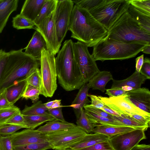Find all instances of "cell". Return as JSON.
Instances as JSON below:
<instances>
[{"mask_svg": "<svg viewBox=\"0 0 150 150\" xmlns=\"http://www.w3.org/2000/svg\"><path fill=\"white\" fill-rule=\"evenodd\" d=\"M71 37L93 47L107 36L108 31L86 10L75 5L70 20Z\"/></svg>", "mask_w": 150, "mask_h": 150, "instance_id": "obj_1", "label": "cell"}, {"mask_svg": "<svg viewBox=\"0 0 150 150\" xmlns=\"http://www.w3.org/2000/svg\"><path fill=\"white\" fill-rule=\"evenodd\" d=\"M74 42L66 40L55 58V63L58 82L67 91L79 89L85 83L76 59Z\"/></svg>", "mask_w": 150, "mask_h": 150, "instance_id": "obj_2", "label": "cell"}, {"mask_svg": "<svg viewBox=\"0 0 150 150\" xmlns=\"http://www.w3.org/2000/svg\"><path fill=\"white\" fill-rule=\"evenodd\" d=\"M23 49L9 52L8 58L0 81V93L8 87L26 78L39 68L38 60L23 52Z\"/></svg>", "mask_w": 150, "mask_h": 150, "instance_id": "obj_3", "label": "cell"}, {"mask_svg": "<svg viewBox=\"0 0 150 150\" xmlns=\"http://www.w3.org/2000/svg\"><path fill=\"white\" fill-rule=\"evenodd\" d=\"M149 45L141 42H124L105 37L93 47L91 55L96 61L127 59L135 57Z\"/></svg>", "mask_w": 150, "mask_h": 150, "instance_id": "obj_4", "label": "cell"}, {"mask_svg": "<svg viewBox=\"0 0 150 150\" xmlns=\"http://www.w3.org/2000/svg\"><path fill=\"white\" fill-rule=\"evenodd\" d=\"M105 37L124 42L150 44V33L143 29L127 11L108 31Z\"/></svg>", "mask_w": 150, "mask_h": 150, "instance_id": "obj_5", "label": "cell"}, {"mask_svg": "<svg viewBox=\"0 0 150 150\" xmlns=\"http://www.w3.org/2000/svg\"><path fill=\"white\" fill-rule=\"evenodd\" d=\"M130 0H102L90 13L108 31L126 11Z\"/></svg>", "mask_w": 150, "mask_h": 150, "instance_id": "obj_6", "label": "cell"}, {"mask_svg": "<svg viewBox=\"0 0 150 150\" xmlns=\"http://www.w3.org/2000/svg\"><path fill=\"white\" fill-rule=\"evenodd\" d=\"M54 56L47 50H42L40 60L42 81L40 94L46 97H52L57 88Z\"/></svg>", "mask_w": 150, "mask_h": 150, "instance_id": "obj_7", "label": "cell"}, {"mask_svg": "<svg viewBox=\"0 0 150 150\" xmlns=\"http://www.w3.org/2000/svg\"><path fill=\"white\" fill-rule=\"evenodd\" d=\"M87 133L76 125L74 127L46 134L47 141L52 149L71 148Z\"/></svg>", "mask_w": 150, "mask_h": 150, "instance_id": "obj_8", "label": "cell"}, {"mask_svg": "<svg viewBox=\"0 0 150 150\" xmlns=\"http://www.w3.org/2000/svg\"><path fill=\"white\" fill-rule=\"evenodd\" d=\"M73 46L75 57L84 81L88 83L100 71L86 44L78 41L74 42Z\"/></svg>", "mask_w": 150, "mask_h": 150, "instance_id": "obj_9", "label": "cell"}, {"mask_svg": "<svg viewBox=\"0 0 150 150\" xmlns=\"http://www.w3.org/2000/svg\"><path fill=\"white\" fill-rule=\"evenodd\" d=\"M74 7L71 0H57L54 19L58 42L61 43L69 30V22Z\"/></svg>", "mask_w": 150, "mask_h": 150, "instance_id": "obj_10", "label": "cell"}, {"mask_svg": "<svg viewBox=\"0 0 150 150\" xmlns=\"http://www.w3.org/2000/svg\"><path fill=\"white\" fill-rule=\"evenodd\" d=\"M101 101L110 108L121 114L130 116L137 114L150 117V114L144 112L137 107L128 99L126 94L115 97H107L98 96Z\"/></svg>", "mask_w": 150, "mask_h": 150, "instance_id": "obj_11", "label": "cell"}, {"mask_svg": "<svg viewBox=\"0 0 150 150\" xmlns=\"http://www.w3.org/2000/svg\"><path fill=\"white\" fill-rule=\"evenodd\" d=\"M144 131L134 129L110 137L108 141L113 150H131L141 141L146 138Z\"/></svg>", "mask_w": 150, "mask_h": 150, "instance_id": "obj_12", "label": "cell"}, {"mask_svg": "<svg viewBox=\"0 0 150 150\" xmlns=\"http://www.w3.org/2000/svg\"><path fill=\"white\" fill-rule=\"evenodd\" d=\"M54 12L44 19L39 25L35 26V29L45 39L47 50L55 56L59 51L61 46L58 42L57 37L54 19Z\"/></svg>", "mask_w": 150, "mask_h": 150, "instance_id": "obj_13", "label": "cell"}, {"mask_svg": "<svg viewBox=\"0 0 150 150\" xmlns=\"http://www.w3.org/2000/svg\"><path fill=\"white\" fill-rule=\"evenodd\" d=\"M13 146L47 142L46 134L27 129L9 135Z\"/></svg>", "mask_w": 150, "mask_h": 150, "instance_id": "obj_14", "label": "cell"}, {"mask_svg": "<svg viewBox=\"0 0 150 150\" xmlns=\"http://www.w3.org/2000/svg\"><path fill=\"white\" fill-rule=\"evenodd\" d=\"M128 100L144 112L150 114V91L148 88L142 87L127 91Z\"/></svg>", "mask_w": 150, "mask_h": 150, "instance_id": "obj_15", "label": "cell"}, {"mask_svg": "<svg viewBox=\"0 0 150 150\" xmlns=\"http://www.w3.org/2000/svg\"><path fill=\"white\" fill-rule=\"evenodd\" d=\"M24 52L38 60H39L42 55V50H47L46 42L41 35L37 31L34 33L27 46Z\"/></svg>", "mask_w": 150, "mask_h": 150, "instance_id": "obj_16", "label": "cell"}, {"mask_svg": "<svg viewBox=\"0 0 150 150\" xmlns=\"http://www.w3.org/2000/svg\"><path fill=\"white\" fill-rule=\"evenodd\" d=\"M46 0H26L20 14L33 21L35 20Z\"/></svg>", "mask_w": 150, "mask_h": 150, "instance_id": "obj_17", "label": "cell"}, {"mask_svg": "<svg viewBox=\"0 0 150 150\" xmlns=\"http://www.w3.org/2000/svg\"><path fill=\"white\" fill-rule=\"evenodd\" d=\"M147 79L140 72L135 71L128 78L122 80L113 79L111 88H119L123 86H128L133 89L141 88L142 85Z\"/></svg>", "mask_w": 150, "mask_h": 150, "instance_id": "obj_18", "label": "cell"}, {"mask_svg": "<svg viewBox=\"0 0 150 150\" xmlns=\"http://www.w3.org/2000/svg\"><path fill=\"white\" fill-rule=\"evenodd\" d=\"M18 0H0V33L5 26L10 15L16 11Z\"/></svg>", "mask_w": 150, "mask_h": 150, "instance_id": "obj_19", "label": "cell"}, {"mask_svg": "<svg viewBox=\"0 0 150 150\" xmlns=\"http://www.w3.org/2000/svg\"><path fill=\"white\" fill-rule=\"evenodd\" d=\"M113 79L110 72L100 71L90 80L88 84L89 88H91L93 90H98L104 93L107 83Z\"/></svg>", "mask_w": 150, "mask_h": 150, "instance_id": "obj_20", "label": "cell"}, {"mask_svg": "<svg viewBox=\"0 0 150 150\" xmlns=\"http://www.w3.org/2000/svg\"><path fill=\"white\" fill-rule=\"evenodd\" d=\"M109 137L108 136L100 133L86 134L80 141L71 148L74 150H80L108 140Z\"/></svg>", "mask_w": 150, "mask_h": 150, "instance_id": "obj_21", "label": "cell"}, {"mask_svg": "<svg viewBox=\"0 0 150 150\" xmlns=\"http://www.w3.org/2000/svg\"><path fill=\"white\" fill-rule=\"evenodd\" d=\"M26 78L6 89L7 98L12 105L22 97L27 85Z\"/></svg>", "mask_w": 150, "mask_h": 150, "instance_id": "obj_22", "label": "cell"}, {"mask_svg": "<svg viewBox=\"0 0 150 150\" xmlns=\"http://www.w3.org/2000/svg\"><path fill=\"white\" fill-rule=\"evenodd\" d=\"M136 129L127 126H116L99 125L96 126L92 132L103 134L110 137L132 131Z\"/></svg>", "mask_w": 150, "mask_h": 150, "instance_id": "obj_23", "label": "cell"}, {"mask_svg": "<svg viewBox=\"0 0 150 150\" xmlns=\"http://www.w3.org/2000/svg\"><path fill=\"white\" fill-rule=\"evenodd\" d=\"M72 123L63 122L57 120L49 121L44 125L39 127L37 130L41 133L47 134L76 126Z\"/></svg>", "mask_w": 150, "mask_h": 150, "instance_id": "obj_24", "label": "cell"}, {"mask_svg": "<svg viewBox=\"0 0 150 150\" xmlns=\"http://www.w3.org/2000/svg\"><path fill=\"white\" fill-rule=\"evenodd\" d=\"M127 11L143 29L150 33V16L141 12L130 4Z\"/></svg>", "mask_w": 150, "mask_h": 150, "instance_id": "obj_25", "label": "cell"}, {"mask_svg": "<svg viewBox=\"0 0 150 150\" xmlns=\"http://www.w3.org/2000/svg\"><path fill=\"white\" fill-rule=\"evenodd\" d=\"M88 117L95 127L99 125L125 126L120 122L112 118H110L100 116L93 112L85 111Z\"/></svg>", "mask_w": 150, "mask_h": 150, "instance_id": "obj_26", "label": "cell"}, {"mask_svg": "<svg viewBox=\"0 0 150 150\" xmlns=\"http://www.w3.org/2000/svg\"><path fill=\"white\" fill-rule=\"evenodd\" d=\"M26 129H34L44 122L55 119L49 113L43 115H24Z\"/></svg>", "mask_w": 150, "mask_h": 150, "instance_id": "obj_27", "label": "cell"}, {"mask_svg": "<svg viewBox=\"0 0 150 150\" xmlns=\"http://www.w3.org/2000/svg\"><path fill=\"white\" fill-rule=\"evenodd\" d=\"M76 115V125L87 134L92 132L94 127L89 120L83 108L80 109H74Z\"/></svg>", "mask_w": 150, "mask_h": 150, "instance_id": "obj_28", "label": "cell"}, {"mask_svg": "<svg viewBox=\"0 0 150 150\" xmlns=\"http://www.w3.org/2000/svg\"><path fill=\"white\" fill-rule=\"evenodd\" d=\"M57 2V0H46L39 15L34 21L35 26L39 25L44 19L54 12Z\"/></svg>", "mask_w": 150, "mask_h": 150, "instance_id": "obj_29", "label": "cell"}, {"mask_svg": "<svg viewBox=\"0 0 150 150\" xmlns=\"http://www.w3.org/2000/svg\"><path fill=\"white\" fill-rule=\"evenodd\" d=\"M47 109L41 100L38 101L31 106L25 105L21 111L24 115H43L49 114Z\"/></svg>", "mask_w": 150, "mask_h": 150, "instance_id": "obj_30", "label": "cell"}, {"mask_svg": "<svg viewBox=\"0 0 150 150\" xmlns=\"http://www.w3.org/2000/svg\"><path fill=\"white\" fill-rule=\"evenodd\" d=\"M89 88L88 83H85L80 88L76 96L71 104H79L81 108H83L84 105L90 102L88 96Z\"/></svg>", "mask_w": 150, "mask_h": 150, "instance_id": "obj_31", "label": "cell"}, {"mask_svg": "<svg viewBox=\"0 0 150 150\" xmlns=\"http://www.w3.org/2000/svg\"><path fill=\"white\" fill-rule=\"evenodd\" d=\"M113 118L120 122L125 126L142 129L144 131L146 130L149 127L140 123L129 116L121 114L119 116H113Z\"/></svg>", "mask_w": 150, "mask_h": 150, "instance_id": "obj_32", "label": "cell"}, {"mask_svg": "<svg viewBox=\"0 0 150 150\" xmlns=\"http://www.w3.org/2000/svg\"><path fill=\"white\" fill-rule=\"evenodd\" d=\"M13 27L18 30L33 28L35 25L33 21L20 14L13 18Z\"/></svg>", "mask_w": 150, "mask_h": 150, "instance_id": "obj_33", "label": "cell"}, {"mask_svg": "<svg viewBox=\"0 0 150 150\" xmlns=\"http://www.w3.org/2000/svg\"><path fill=\"white\" fill-rule=\"evenodd\" d=\"M40 94V89L27 84L22 98L26 99H30L31 100L32 103H34L38 101Z\"/></svg>", "mask_w": 150, "mask_h": 150, "instance_id": "obj_34", "label": "cell"}, {"mask_svg": "<svg viewBox=\"0 0 150 150\" xmlns=\"http://www.w3.org/2000/svg\"><path fill=\"white\" fill-rule=\"evenodd\" d=\"M52 149L48 142L34 143L13 147V150H46Z\"/></svg>", "mask_w": 150, "mask_h": 150, "instance_id": "obj_35", "label": "cell"}, {"mask_svg": "<svg viewBox=\"0 0 150 150\" xmlns=\"http://www.w3.org/2000/svg\"><path fill=\"white\" fill-rule=\"evenodd\" d=\"M27 84L38 88L40 89L42 81L40 69L37 68L34 69L26 78Z\"/></svg>", "mask_w": 150, "mask_h": 150, "instance_id": "obj_36", "label": "cell"}, {"mask_svg": "<svg viewBox=\"0 0 150 150\" xmlns=\"http://www.w3.org/2000/svg\"><path fill=\"white\" fill-rule=\"evenodd\" d=\"M20 111L19 108L14 105L0 110V125L3 124L8 120Z\"/></svg>", "mask_w": 150, "mask_h": 150, "instance_id": "obj_37", "label": "cell"}, {"mask_svg": "<svg viewBox=\"0 0 150 150\" xmlns=\"http://www.w3.org/2000/svg\"><path fill=\"white\" fill-rule=\"evenodd\" d=\"M130 4L141 12L150 16V0H130Z\"/></svg>", "mask_w": 150, "mask_h": 150, "instance_id": "obj_38", "label": "cell"}, {"mask_svg": "<svg viewBox=\"0 0 150 150\" xmlns=\"http://www.w3.org/2000/svg\"><path fill=\"white\" fill-rule=\"evenodd\" d=\"M25 128L24 126L4 124L0 125V135L7 136L11 135L21 129Z\"/></svg>", "mask_w": 150, "mask_h": 150, "instance_id": "obj_39", "label": "cell"}, {"mask_svg": "<svg viewBox=\"0 0 150 150\" xmlns=\"http://www.w3.org/2000/svg\"><path fill=\"white\" fill-rule=\"evenodd\" d=\"M102 0H76L72 1L75 5L88 11L94 8Z\"/></svg>", "mask_w": 150, "mask_h": 150, "instance_id": "obj_40", "label": "cell"}, {"mask_svg": "<svg viewBox=\"0 0 150 150\" xmlns=\"http://www.w3.org/2000/svg\"><path fill=\"white\" fill-rule=\"evenodd\" d=\"M4 124L24 126L26 127L25 125V120L23 115L21 113V111L12 116Z\"/></svg>", "mask_w": 150, "mask_h": 150, "instance_id": "obj_41", "label": "cell"}, {"mask_svg": "<svg viewBox=\"0 0 150 150\" xmlns=\"http://www.w3.org/2000/svg\"><path fill=\"white\" fill-rule=\"evenodd\" d=\"M80 150H113L108 140Z\"/></svg>", "mask_w": 150, "mask_h": 150, "instance_id": "obj_42", "label": "cell"}, {"mask_svg": "<svg viewBox=\"0 0 150 150\" xmlns=\"http://www.w3.org/2000/svg\"><path fill=\"white\" fill-rule=\"evenodd\" d=\"M13 147L9 136L0 135V150H13Z\"/></svg>", "mask_w": 150, "mask_h": 150, "instance_id": "obj_43", "label": "cell"}, {"mask_svg": "<svg viewBox=\"0 0 150 150\" xmlns=\"http://www.w3.org/2000/svg\"><path fill=\"white\" fill-rule=\"evenodd\" d=\"M83 108L85 111L93 112L100 116L110 118H113V115L108 114L100 109L92 107L89 104L84 105Z\"/></svg>", "mask_w": 150, "mask_h": 150, "instance_id": "obj_44", "label": "cell"}, {"mask_svg": "<svg viewBox=\"0 0 150 150\" xmlns=\"http://www.w3.org/2000/svg\"><path fill=\"white\" fill-rule=\"evenodd\" d=\"M62 107L50 109L47 110L49 113L52 116L55 120L61 122H65V121L63 115Z\"/></svg>", "mask_w": 150, "mask_h": 150, "instance_id": "obj_45", "label": "cell"}, {"mask_svg": "<svg viewBox=\"0 0 150 150\" xmlns=\"http://www.w3.org/2000/svg\"><path fill=\"white\" fill-rule=\"evenodd\" d=\"M140 73L145 76L147 79H150V60L149 58L146 57L144 59L143 63Z\"/></svg>", "mask_w": 150, "mask_h": 150, "instance_id": "obj_46", "label": "cell"}, {"mask_svg": "<svg viewBox=\"0 0 150 150\" xmlns=\"http://www.w3.org/2000/svg\"><path fill=\"white\" fill-rule=\"evenodd\" d=\"M9 52L0 50V81L8 58Z\"/></svg>", "mask_w": 150, "mask_h": 150, "instance_id": "obj_47", "label": "cell"}, {"mask_svg": "<svg viewBox=\"0 0 150 150\" xmlns=\"http://www.w3.org/2000/svg\"><path fill=\"white\" fill-rule=\"evenodd\" d=\"M88 96L89 97L91 100V104H89L90 106L99 109L101 108L104 106L105 104L101 101L98 96L88 94Z\"/></svg>", "mask_w": 150, "mask_h": 150, "instance_id": "obj_48", "label": "cell"}, {"mask_svg": "<svg viewBox=\"0 0 150 150\" xmlns=\"http://www.w3.org/2000/svg\"><path fill=\"white\" fill-rule=\"evenodd\" d=\"M105 90V94L108 95L110 97L121 96L125 94L127 92L121 88L108 89Z\"/></svg>", "mask_w": 150, "mask_h": 150, "instance_id": "obj_49", "label": "cell"}, {"mask_svg": "<svg viewBox=\"0 0 150 150\" xmlns=\"http://www.w3.org/2000/svg\"><path fill=\"white\" fill-rule=\"evenodd\" d=\"M13 105L9 102L7 98L6 89L0 93V110L8 108Z\"/></svg>", "mask_w": 150, "mask_h": 150, "instance_id": "obj_50", "label": "cell"}, {"mask_svg": "<svg viewBox=\"0 0 150 150\" xmlns=\"http://www.w3.org/2000/svg\"><path fill=\"white\" fill-rule=\"evenodd\" d=\"M130 116L140 123L149 126L150 117H146L137 114H132Z\"/></svg>", "mask_w": 150, "mask_h": 150, "instance_id": "obj_51", "label": "cell"}, {"mask_svg": "<svg viewBox=\"0 0 150 150\" xmlns=\"http://www.w3.org/2000/svg\"><path fill=\"white\" fill-rule=\"evenodd\" d=\"M143 54L138 57L136 59L135 71L140 72V69L143 64L144 60Z\"/></svg>", "mask_w": 150, "mask_h": 150, "instance_id": "obj_52", "label": "cell"}, {"mask_svg": "<svg viewBox=\"0 0 150 150\" xmlns=\"http://www.w3.org/2000/svg\"><path fill=\"white\" fill-rule=\"evenodd\" d=\"M100 109L108 114L113 116H120V114L118 113L113 110L105 104L104 106Z\"/></svg>", "mask_w": 150, "mask_h": 150, "instance_id": "obj_53", "label": "cell"}, {"mask_svg": "<svg viewBox=\"0 0 150 150\" xmlns=\"http://www.w3.org/2000/svg\"><path fill=\"white\" fill-rule=\"evenodd\" d=\"M131 150H150V145L145 144H138Z\"/></svg>", "mask_w": 150, "mask_h": 150, "instance_id": "obj_54", "label": "cell"}, {"mask_svg": "<svg viewBox=\"0 0 150 150\" xmlns=\"http://www.w3.org/2000/svg\"><path fill=\"white\" fill-rule=\"evenodd\" d=\"M61 100H58V101L55 102L50 109L55 108L61 107H67V106H62L61 105Z\"/></svg>", "mask_w": 150, "mask_h": 150, "instance_id": "obj_55", "label": "cell"}, {"mask_svg": "<svg viewBox=\"0 0 150 150\" xmlns=\"http://www.w3.org/2000/svg\"><path fill=\"white\" fill-rule=\"evenodd\" d=\"M58 100L56 99L50 102H47L44 103L45 106L47 108V110L50 109L52 106Z\"/></svg>", "mask_w": 150, "mask_h": 150, "instance_id": "obj_56", "label": "cell"}, {"mask_svg": "<svg viewBox=\"0 0 150 150\" xmlns=\"http://www.w3.org/2000/svg\"><path fill=\"white\" fill-rule=\"evenodd\" d=\"M141 51L146 54H149L150 53V45L146 46Z\"/></svg>", "mask_w": 150, "mask_h": 150, "instance_id": "obj_57", "label": "cell"}, {"mask_svg": "<svg viewBox=\"0 0 150 150\" xmlns=\"http://www.w3.org/2000/svg\"><path fill=\"white\" fill-rule=\"evenodd\" d=\"M54 150H74L71 148H68L65 149H55Z\"/></svg>", "mask_w": 150, "mask_h": 150, "instance_id": "obj_58", "label": "cell"}]
</instances>
